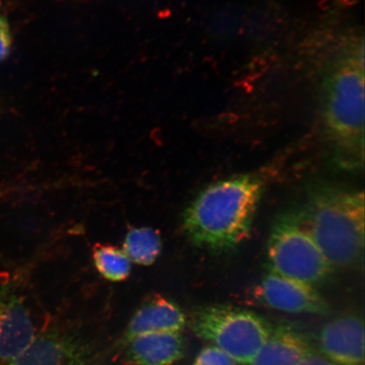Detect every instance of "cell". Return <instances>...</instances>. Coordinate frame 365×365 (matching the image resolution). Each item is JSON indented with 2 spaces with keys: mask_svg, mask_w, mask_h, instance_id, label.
<instances>
[{
  "mask_svg": "<svg viewBox=\"0 0 365 365\" xmlns=\"http://www.w3.org/2000/svg\"><path fill=\"white\" fill-rule=\"evenodd\" d=\"M312 340L289 327H278L259 349L252 365H299L316 354Z\"/></svg>",
  "mask_w": 365,
  "mask_h": 365,
  "instance_id": "12",
  "label": "cell"
},
{
  "mask_svg": "<svg viewBox=\"0 0 365 365\" xmlns=\"http://www.w3.org/2000/svg\"><path fill=\"white\" fill-rule=\"evenodd\" d=\"M126 346L124 362L129 365H171L185 353V341L180 332L147 333Z\"/></svg>",
  "mask_w": 365,
  "mask_h": 365,
  "instance_id": "11",
  "label": "cell"
},
{
  "mask_svg": "<svg viewBox=\"0 0 365 365\" xmlns=\"http://www.w3.org/2000/svg\"><path fill=\"white\" fill-rule=\"evenodd\" d=\"M193 365H235V361L217 346H209L202 350Z\"/></svg>",
  "mask_w": 365,
  "mask_h": 365,
  "instance_id": "15",
  "label": "cell"
},
{
  "mask_svg": "<svg viewBox=\"0 0 365 365\" xmlns=\"http://www.w3.org/2000/svg\"><path fill=\"white\" fill-rule=\"evenodd\" d=\"M12 43L10 26L6 19L0 16V61L6 58L10 53Z\"/></svg>",
  "mask_w": 365,
  "mask_h": 365,
  "instance_id": "16",
  "label": "cell"
},
{
  "mask_svg": "<svg viewBox=\"0 0 365 365\" xmlns=\"http://www.w3.org/2000/svg\"><path fill=\"white\" fill-rule=\"evenodd\" d=\"M299 365H336L330 361L327 358L322 357V356L314 354L309 356L304 361L301 362Z\"/></svg>",
  "mask_w": 365,
  "mask_h": 365,
  "instance_id": "17",
  "label": "cell"
},
{
  "mask_svg": "<svg viewBox=\"0 0 365 365\" xmlns=\"http://www.w3.org/2000/svg\"><path fill=\"white\" fill-rule=\"evenodd\" d=\"M123 250L130 262L150 266L162 252L161 235L152 227H135L127 232Z\"/></svg>",
  "mask_w": 365,
  "mask_h": 365,
  "instance_id": "13",
  "label": "cell"
},
{
  "mask_svg": "<svg viewBox=\"0 0 365 365\" xmlns=\"http://www.w3.org/2000/svg\"><path fill=\"white\" fill-rule=\"evenodd\" d=\"M36 336L21 297L8 286L0 287V361L11 362L29 348Z\"/></svg>",
  "mask_w": 365,
  "mask_h": 365,
  "instance_id": "7",
  "label": "cell"
},
{
  "mask_svg": "<svg viewBox=\"0 0 365 365\" xmlns=\"http://www.w3.org/2000/svg\"><path fill=\"white\" fill-rule=\"evenodd\" d=\"M319 348L336 365H364L363 318L349 314L326 324L319 335Z\"/></svg>",
  "mask_w": 365,
  "mask_h": 365,
  "instance_id": "8",
  "label": "cell"
},
{
  "mask_svg": "<svg viewBox=\"0 0 365 365\" xmlns=\"http://www.w3.org/2000/svg\"><path fill=\"white\" fill-rule=\"evenodd\" d=\"M264 192L253 175L232 176L205 187L182 213V230L198 247L225 252L249 239Z\"/></svg>",
  "mask_w": 365,
  "mask_h": 365,
  "instance_id": "1",
  "label": "cell"
},
{
  "mask_svg": "<svg viewBox=\"0 0 365 365\" xmlns=\"http://www.w3.org/2000/svg\"><path fill=\"white\" fill-rule=\"evenodd\" d=\"M96 269L105 279L122 282L130 277L131 264L124 250L111 245L97 244L93 249Z\"/></svg>",
  "mask_w": 365,
  "mask_h": 365,
  "instance_id": "14",
  "label": "cell"
},
{
  "mask_svg": "<svg viewBox=\"0 0 365 365\" xmlns=\"http://www.w3.org/2000/svg\"><path fill=\"white\" fill-rule=\"evenodd\" d=\"M298 212L304 230L333 269L361 264L364 252V191L322 185Z\"/></svg>",
  "mask_w": 365,
  "mask_h": 365,
  "instance_id": "2",
  "label": "cell"
},
{
  "mask_svg": "<svg viewBox=\"0 0 365 365\" xmlns=\"http://www.w3.org/2000/svg\"><path fill=\"white\" fill-rule=\"evenodd\" d=\"M268 271L312 286L327 280L334 270L304 230L298 212L286 213L274 223L267 243Z\"/></svg>",
  "mask_w": 365,
  "mask_h": 365,
  "instance_id": "5",
  "label": "cell"
},
{
  "mask_svg": "<svg viewBox=\"0 0 365 365\" xmlns=\"http://www.w3.org/2000/svg\"><path fill=\"white\" fill-rule=\"evenodd\" d=\"M364 47L353 56L341 58L324 81L326 124L339 148L364 158Z\"/></svg>",
  "mask_w": 365,
  "mask_h": 365,
  "instance_id": "3",
  "label": "cell"
},
{
  "mask_svg": "<svg viewBox=\"0 0 365 365\" xmlns=\"http://www.w3.org/2000/svg\"><path fill=\"white\" fill-rule=\"evenodd\" d=\"M191 328L200 339L211 341L242 364L252 363L273 330L272 324L259 314L226 304L196 310Z\"/></svg>",
  "mask_w": 365,
  "mask_h": 365,
  "instance_id": "4",
  "label": "cell"
},
{
  "mask_svg": "<svg viewBox=\"0 0 365 365\" xmlns=\"http://www.w3.org/2000/svg\"><path fill=\"white\" fill-rule=\"evenodd\" d=\"M187 322L185 314L173 300L155 294L136 309L123 337V344L140 335L153 332H180Z\"/></svg>",
  "mask_w": 365,
  "mask_h": 365,
  "instance_id": "10",
  "label": "cell"
},
{
  "mask_svg": "<svg viewBox=\"0 0 365 365\" xmlns=\"http://www.w3.org/2000/svg\"><path fill=\"white\" fill-rule=\"evenodd\" d=\"M88 351L74 337L61 332L36 336L24 352L6 365H85Z\"/></svg>",
  "mask_w": 365,
  "mask_h": 365,
  "instance_id": "9",
  "label": "cell"
},
{
  "mask_svg": "<svg viewBox=\"0 0 365 365\" xmlns=\"http://www.w3.org/2000/svg\"><path fill=\"white\" fill-rule=\"evenodd\" d=\"M254 299L264 307L284 312L324 316L330 310L314 286L270 271L255 287Z\"/></svg>",
  "mask_w": 365,
  "mask_h": 365,
  "instance_id": "6",
  "label": "cell"
}]
</instances>
